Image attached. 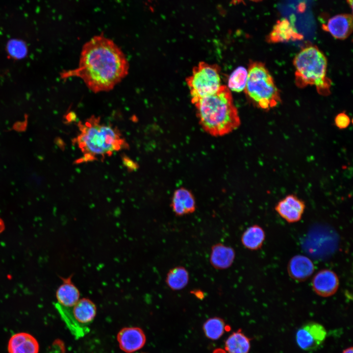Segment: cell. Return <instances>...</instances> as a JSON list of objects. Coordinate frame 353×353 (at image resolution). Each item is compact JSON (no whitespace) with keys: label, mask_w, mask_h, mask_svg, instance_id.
<instances>
[{"label":"cell","mask_w":353,"mask_h":353,"mask_svg":"<svg viewBox=\"0 0 353 353\" xmlns=\"http://www.w3.org/2000/svg\"><path fill=\"white\" fill-rule=\"evenodd\" d=\"M128 70V62L121 48L101 33L83 45L78 65L61 76L63 78H80L90 90L97 93L112 90Z\"/></svg>","instance_id":"cell-1"},{"label":"cell","mask_w":353,"mask_h":353,"mask_svg":"<svg viewBox=\"0 0 353 353\" xmlns=\"http://www.w3.org/2000/svg\"><path fill=\"white\" fill-rule=\"evenodd\" d=\"M194 104L201 126L212 136L227 135L241 124L231 91L225 85H222L216 93L199 100Z\"/></svg>","instance_id":"cell-2"},{"label":"cell","mask_w":353,"mask_h":353,"mask_svg":"<svg viewBox=\"0 0 353 353\" xmlns=\"http://www.w3.org/2000/svg\"><path fill=\"white\" fill-rule=\"evenodd\" d=\"M79 133L73 142L84 153L81 160H94L97 155L110 156L114 151L128 147L117 127L101 122V118L92 115L84 122L78 124Z\"/></svg>","instance_id":"cell-3"},{"label":"cell","mask_w":353,"mask_h":353,"mask_svg":"<svg viewBox=\"0 0 353 353\" xmlns=\"http://www.w3.org/2000/svg\"><path fill=\"white\" fill-rule=\"evenodd\" d=\"M293 64L298 87L315 86L319 93H329L331 81L327 77V59L318 48L314 46L303 48L294 57Z\"/></svg>","instance_id":"cell-4"},{"label":"cell","mask_w":353,"mask_h":353,"mask_svg":"<svg viewBox=\"0 0 353 353\" xmlns=\"http://www.w3.org/2000/svg\"><path fill=\"white\" fill-rule=\"evenodd\" d=\"M244 91L259 108L269 110L281 102L280 94L273 77L265 64L251 61L248 69Z\"/></svg>","instance_id":"cell-5"},{"label":"cell","mask_w":353,"mask_h":353,"mask_svg":"<svg viewBox=\"0 0 353 353\" xmlns=\"http://www.w3.org/2000/svg\"><path fill=\"white\" fill-rule=\"evenodd\" d=\"M220 67L216 64L200 62L186 79L191 101L194 104L199 100L216 93L221 87Z\"/></svg>","instance_id":"cell-6"},{"label":"cell","mask_w":353,"mask_h":353,"mask_svg":"<svg viewBox=\"0 0 353 353\" xmlns=\"http://www.w3.org/2000/svg\"><path fill=\"white\" fill-rule=\"evenodd\" d=\"M54 306L75 337H82L89 332V326L96 313V306L90 300H79L71 307L62 306L57 303H55Z\"/></svg>","instance_id":"cell-7"},{"label":"cell","mask_w":353,"mask_h":353,"mask_svg":"<svg viewBox=\"0 0 353 353\" xmlns=\"http://www.w3.org/2000/svg\"><path fill=\"white\" fill-rule=\"evenodd\" d=\"M327 331L321 324L308 322L297 331L296 341L298 346L304 351H311L318 348L325 341Z\"/></svg>","instance_id":"cell-8"},{"label":"cell","mask_w":353,"mask_h":353,"mask_svg":"<svg viewBox=\"0 0 353 353\" xmlns=\"http://www.w3.org/2000/svg\"><path fill=\"white\" fill-rule=\"evenodd\" d=\"M305 208L304 202L294 194L286 196L275 207L277 214L288 223L300 221Z\"/></svg>","instance_id":"cell-9"},{"label":"cell","mask_w":353,"mask_h":353,"mask_svg":"<svg viewBox=\"0 0 353 353\" xmlns=\"http://www.w3.org/2000/svg\"><path fill=\"white\" fill-rule=\"evenodd\" d=\"M339 286L337 274L329 269H323L317 273L312 280L313 291L322 297H328L334 295Z\"/></svg>","instance_id":"cell-10"},{"label":"cell","mask_w":353,"mask_h":353,"mask_svg":"<svg viewBox=\"0 0 353 353\" xmlns=\"http://www.w3.org/2000/svg\"><path fill=\"white\" fill-rule=\"evenodd\" d=\"M171 207L177 216H182L194 212L196 202L194 195L188 189L181 187L174 191L172 196Z\"/></svg>","instance_id":"cell-11"},{"label":"cell","mask_w":353,"mask_h":353,"mask_svg":"<svg viewBox=\"0 0 353 353\" xmlns=\"http://www.w3.org/2000/svg\"><path fill=\"white\" fill-rule=\"evenodd\" d=\"M117 338L120 348L126 353H131L141 349L146 341L144 332L135 327L122 329L119 332Z\"/></svg>","instance_id":"cell-12"},{"label":"cell","mask_w":353,"mask_h":353,"mask_svg":"<svg viewBox=\"0 0 353 353\" xmlns=\"http://www.w3.org/2000/svg\"><path fill=\"white\" fill-rule=\"evenodd\" d=\"M287 269L291 278L303 281L308 279L313 274L314 265L308 257L297 254L290 259Z\"/></svg>","instance_id":"cell-13"},{"label":"cell","mask_w":353,"mask_h":353,"mask_svg":"<svg viewBox=\"0 0 353 353\" xmlns=\"http://www.w3.org/2000/svg\"><path fill=\"white\" fill-rule=\"evenodd\" d=\"M323 28L335 38L346 39L353 30V17L349 14L335 15L330 18Z\"/></svg>","instance_id":"cell-14"},{"label":"cell","mask_w":353,"mask_h":353,"mask_svg":"<svg viewBox=\"0 0 353 353\" xmlns=\"http://www.w3.org/2000/svg\"><path fill=\"white\" fill-rule=\"evenodd\" d=\"M235 257V252L233 248L218 243L211 247L209 261L214 268L225 270L231 267Z\"/></svg>","instance_id":"cell-15"},{"label":"cell","mask_w":353,"mask_h":353,"mask_svg":"<svg viewBox=\"0 0 353 353\" xmlns=\"http://www.w3.org/2000/svg\"><path fill=\"white\" fill-rule=\"evenodd\" d=\"M303 35L299 33L287 19L278 21L267 37L268 42L277 43L290 40H301Z\"/></svg>","instance_id":"cell-16"},{"label":"cell","mask_w":353,"mask_h":353,"mask_svg":"<svg viewBox=\"0 0 353 353\" xmlns=\"http://www.w3.org/2000/svg\"><path fill=\"white\" fill-rule=\"evenodd\" d=\"M39 345L37 340L31 334L25 332L13 335L9 340V353H38Z\"/></svg>","instance_id":"cell-17"},{"label":"cell","mask_w":353,"mask_h":353,"mask_svg":"<svg viewBox=\"0 0 353 353\" xmlns=\"http://www.w3.org/2000/svg\"><path fill=\"white\" fill-rule=\"evenodd\" d=\"M63 280L56 293L57 303L64 307H71L79 300V292L70 278Z\"/></svg>","instance_id":"cell-18"},{"label":"cell","mask_w":353,"mask_h":353,"mask_svg":"<svg viewBox=\"0 0 353 353\" xmlns=\"http://www.w3.org/2000/svg\"><path fill=\"white\" fill-rule=\"evenodd\" d=\"M265 239V233L262 227L258 225H253L244 231L241 241L245 248L255 251L262 247Z\"/></svg>","instance_id":"cell-19"},{"label":"cell","mask_w":353,"mask_h":353,"mask_svg":"<svg viewBox=\"0 0 353 353\" xmlns=\"http://www.w3.org/2000/svg\"><path fill=\"white\" fill-rule=\"evenodd\" d=\"M189 280V273L186 269L183 266H176L169 270L165 282L171 290L178 291L185 287Z\"/></svg>","instance_id":"cell-20"},{"label":"cell","mask_w":353,"mask_h":353,"mask_svg":"<svg viewBox=\"0 0 353 353\" xmlns=\"http://www.w3.org/2000/svg\"><path fill=\"white\" fill-rule=\"evenodd\" d=\"M228 353H249L251 348L250 339L238 330L233 332L225 342Z\"/></svg>","instance_id":"cell-21"},{"label":"cell","mask_w":353,"mask_h":353,"mask_svg":"<svg viewBox=\"0 0 353 353\" xmlns=\"http://www.w3.org/2000/svg\"><path fill=\"white\" fill-rule=\"evenodd\" d=\"M226 326L223 319L213 317L208 319L203 325V330L205 336L211 340L220 338L226 330Z\"/></svg>","instance_id":"cell-22"},{"label":"cell","mask_w":353,"mask_h":353,"mask_svg":"<svg viewBox=\"0 0 353 353\" xmlns=\"http://www.w3.org/2000/svg\"><path fill=\"white\" fill-rule=\"evenodd\" d=\"M248 76V70L240 66L235 69L230 75L227 82L228 88L232 91L240 92L244 90Z\"/></svg>","instance_id":"cell-23"},{"label":"cell","mask_w":353,"mask_h":353,"mask_svg":"<svg viewBox=\"0 0 353 353\" xmlns=\"http://www.w3.org/2000/svg\"><path fill=\"white\" fill-rule=\"evenodd\" d=\"M8 54L13 58L23 59L27 53L25 43L22 40L12 39L8 41L6 46Z\"/></svg>","instance_id":"cell-24"},{"label":"cell","mask_w":353,"mask_h":353,"mask_svg":"<svg viewBox=\"0 0 353 353\" xmlns=\"http://www.w3.org/2000/svg\"><path fill=\"white\" fill-rule=\"evenodd\" d=\"M335 126L340 129H345L351 123L350 117L345 113H340L336 115L334 119Z\"/></svg>","instance_id":"cell-25"},{"label":"cell","mask_w":353,"mask_h":353,"mask_svg":"<svg viewBox=\"0 0 353 353\" xmlns=\"http://www.w3.org/2000/svg\"><path fill=\"white\" fill-rule=\"evenodd\" d=\"M122 160L128 172L136 171L139 168L138 164L126 155L123 154L122 156Z\"/></svg>","instance_id":"cell-26"},{"label":"cell","mask_w":353,"mask_h":353,"mask_svg":"<svg viewBox=\"0 0 353 353\" xmlns=\"http://www.w3.org/2000/svg\"><path fill=\"white\" fill-rule=\"evenodd\" d=\"M191 293L200 300H202L204 298V292L201 290L196 289L192 290L191 291Z\"/></svg>","instance_id":"cell-27"},{"label":"cell","mask_w":353,"mask_h":353,"mask_svg":"<svg viewBox=\"0 0 353 353\" xmlns=\"http://www.w3.org/2000/svg\"><path fill=\"white\" fill-rule=\"evenodd\" d=\"M5 225L3 220L0 218V234L4 230Z\"/></svg>","instance_id":"cell-28"},{"label":"cell","mask_w":353,"mask_h":353,"mask_svg":"<svg viewBox=\"0 0 353 353\" xmlns=\"http://www.w3.org/2000/svg\"><path fill=\"white\" fill-rule=\"evenodd\" d=\"M342 353H353V348L352 347L347 348L343 350Z\"/></svg>","instance_id":"cell-29"},{"label":"cell","mask_w":353,"mask_h":353,"mask_svg":"<svg viewBox=\"0 0 353 353\" xmlns=\"http://www.w3.org/2000/svg\"><path fill=\"white\" fill-rule=\"evenodd\" d=\"M348 3L350 4L351 8H352L353 0H347Z\"/></svg>","instance_id":"cell-30"},{"label":"cell","mask_w":353,"mask_h":353,"mask_svg":"<svg viewBox=\"0 0 353 353\" xmlns=\"http://www.w3.org/2000/svg\"><path fill=\"white\" fill-rule=\"evenodd\" d=\"M251 0L253 1H255V2H256V1H260V0Z\"/></svg>","instance_id":"cell-31"}]
</instances>
